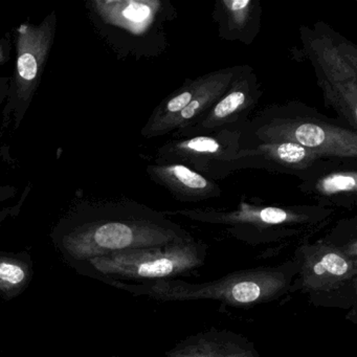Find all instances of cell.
I'll return each mask as SVG.
<instances>
[{
  "label": "cell",
  "instance_id": "obj_1",
  "mask_svg": "<svg viewBox=\"0 0 357 357\" xmlns=\"http://www.w3.org/2000/svg\"><path fill=\"white\" fill-rule=\"evenodd\" d=\"M70 266L96 257L160 248L194 238L164 214L132 202H83L73 206L51 233Z\"/></svg>",
  "mask_w": 357,
  "mask_h": 357
},
{
  "label": "cell",
  "instance_id": "obj_2",
  "mask_svg": "<svg viewBox=\"0 0 357 357\" xmlns=\"http://www.w3.org/2000/svg\"><path fill=\"white\" fill-rule=\"evenodd\" d=\"M298 273V263L292 258L277 266L242 269L204 283L168 279L144 283L107 284L133 296H148L160 302L212 300L229 306L254 307L273 302L294 291V280Z\"/></svg>",
  "mask_w": 357,
  "mask_h": 357
},
{
  "label": "cell",
  "instance_id": "obj_3",
  "mask_svg": "<svg viewBox=\"0 0 357 357\" xmlns=\"http://www.w3.org/2000/svg\"><path fill=\"white\" fill-rule=\"evenodd\" d=\"M208 248L196 241L112 252L75 265L81 275L104 283H144L188 275L206 262Z\"/></svg>",
  "mask_w": 357,
  "mask_h": 357
},
{
  "label": "cell",
  "instance_id": "obj_4",
  "mask_svg": "<svg viewBox=\"0 0 357 357\" xmlns=\"http://www.w3.org/2000/svg\"><path fill=\"white\" fill-rule=\"evenodd\" d=\"M194 221L229 227V233L250 245L271 243L298 235L308 227L324 222L331 211L314 206H259L242 202L236 210L178 211Z\"/></svg>",
  "mask_w": 357,
  "mask_h": 357
},
{
  "label": "cell",
  "instance_id": "obj_5",
  "mask_svg": "<svg viewBox=\"0 0 357 357\" xmlns=\"http://www.w3.org/2000/svg\"><path fill=\"white\" fill-rule=\"evenodd\" d=\"M294 259L298 273L294 290L306 294L317 307L350 310L357 305V260L324 239L304 241L298 246Z\"/></svg>",
  "mask_w": 357,
  "mask_h": 357
},
{
  "label": "cell",
  "instance_id": "obj_6",
  "mask_svg": "<svg viewBox=\"0 0 357 357\" xmlns=\"http://www.w3.org/2000/svg\"><path fill=\"white\" fill-rule=\"evenodd\" d=\"M57 29V15L52 12L39 24L24 22L16 31V62L7 91L3 127L20 128L38 91L51 54Z\"/></svg>",
  "mask_w": 357,
  "mask_h": 357
},
{
  "label": "cell",
  "instance_id": "obj_7",
  "mask_svg": "<svg viewBox=\"0 0 357 357\" xmlns=\"http://www.w3.org/2000/svg\"><path fill=\"white\" fill-rule=\"evenodd\" d=\"M261 143L292 142L325 158H356V131L317 116H278L267 118L256 129Z\"/></svg>",
  "mask_w": 357,
  "mask_h": 357
},
{
  "label": "cell",
  "instance_id": "obj_8",
  "mask_svg": "<svg viewBox=\"0 0 357 357\" xmlns=\"http://www.w3.org/2000/svg\"><path fill=\"white\" fill-rule=\"evenodd\" d=\"M238 131L221 129L216 135H198L167 142L158 150L156 164H179L199 174L215 177L225 165L241 160Z\"/></svg>",
  "mask_w": 357,
  "mask_h": 357
},
{
  "label": "cell",
  "instance_id": "obj_9",
  "mask_svg": "<svg viewBox=\"0 0 357 357\" xmlns=\"http://www.w3.org/2000/svg\"><path fill=\"white\" fill-rule=\"evenodd\" d=\"M260 85L256 75L248 68H241L229 89L213 107L185 133L214 131L240 122L258 103ZM179 135V133H178Z\"/></svg>",
  "mask_w": 357,
  "mask_h": 357
},
{
  "label": "cell",
  "instance_id": "obj_10",
  "mask_svg": "<svg viewBox=\"0 0 357 357\" xmlns=\"http://www.w3.org/2000/svg\"><path fill=\"white\" fill-rule=\"evenodd\" d=\"M158 3L145 0H93L87 3L89 15L101 35L127 33L139 35L151 24Z\"/></svg>",
  "mask_w": 357,
  "mask_h": 357
},
{
  "label": "cell",
  "instance_id": "obj_11",
  "mask_svg": "<svg viewBox=\"0 0 357 357\" xmlns=\"http://www.w3.org/2000/svg\"><path fill=\"white\" fill-rule=\"evenodd\" d=\"M162 357H261L254 342L237 332L211 328L177 342Z\"/></svg>",
  "mask_w": 357,
  "mask_h": 357
},
{
  "label": "cell",
  "instance_id": "obj_12",
  "mask_svg": "<svg viewBox=\"0 0 357 357\" xmlns=\"http://www.w3.org/2000/svg\"><path fill=\"white\" fill-rule=\"evenodd\" d=\"M147 173L152 181L169 190L179 202H202L221 194L216 183L183 165H149Z\"/></svg>",
  "mask_w": 357,
  "mask_h": 357
},
{
  "label": "cell",
  "instance_id": "obj_13",
  "mask_svg": "<svg viewBox=\"0 0 357 357\" xmlns=\"http://www.w3.org/2000/svg\"><path fill=\"white\" fill-rule=\"evenodd\" d=\"M315 68L321 70V80L330 83L357 80L356 50L348 43H335L326 36L305 41Z\"/></svg>",
  "mask_w": 357,
  "mask_h": 357
},
{
  "label": "cell",
  "instance_id": "obj_14",
  "mask_svg": "<svg viewBox=\"0 0 357 357\" xmlns=\"http://www.w3.org/2000/svg\"><path fill=\"white\" fill-rule=\"evenodd\" d=\"M241 68H229L206 75L204 86L190 102L189 105L174 118L171 119L160 130L158 137L181 131L194 126L225 93Z\"/></svg>",
  "mask_w": 357,
  "mask_h": 357
},
{
  "label": "cell",
  "instance_id": "obj_15",
  "mask_svg": "<svg viewBox=\"0 0 357 357\" xmlns=\"http://www.w3.org/2000/svg\"><path fill=\"white\" fill-rule=\"evenodd\" d=\"M241 160L260 158L269 162H273L280 168L290 171H304L312 168L321 160L319 155L292 142H275V143H260L256 147H242L240 150Z\"/></svg>",
  "mask_w": 357,
  "mask_h": 357
},
{
  "label": "cell",
  "instance_id": "obj_16",
  "mask_svg": "<svg viewBox=\"0 0 357 357\" xmlns=\"http://www.w3.org/2000/svg\"><path fill=\"white\" fill-rule=\"evenodd\" d=\"M34 277V262L28 252H0V296L14 300L26 291Z\"/></svg>",
  "mask_w": 357,
  "mask_h": 357
},
{
  "label": "cell",
  "instance_id": "obj_17",
  "mask_svg": "<svg viewBox=\"0 0 357 357\" xmlns=\"http://www.w3.org/2000/svg\"><path fill=\"white\" fill-rule=\"evenodd\" d=\"M204 81L206 75L196 79H189L181 89L167 97L152 112L147 124L142 129V135L146 139L158 137L162 127L189 105L204 86Z\"/></svg>",
  "mask_w": 357,
  "mask_h": 357
},
{
  "label": "cell",
  "instance_id": "obj_18",
  "mask_svg": "<svg viewBox=\"0 0 357 357\" xmlns=\"http://www.w3.org/2000/svg\"><path fill=\"white\" fill-rule=\"evenodd\" d=\"M319 83L326 103L346 119L355 130L357 124V80L338 83L319 81Z\"/></svg>",
  "mask_w": 357,
  "mask_h": 357
},
{
  "label": "cell",
  "instance_id": "obj_19",
  "mask_svg": "<svg viewBox=\"0 0 357 357\" xmlns=\"http://www.w3.org/2000/svg\"><path fill=\"white\" fill-rule=\"evenodd\" d=\"M223 34H243L257 17V3L252 0H223Z\"/></svg>",
  "mask_w": 357,
  "mask_h": 357
},
{
  "label": "cell",
  "instance_id": "obj_20",
  "mask_svg": "<svg viewBox=\"0 0 357 357\" xmlns=\"http://www.w3.org/2000/svg\"><path fill=\"white\" fill-rule=\"evenodd\" d=\"M315 193L319 195L332 196L340 194H353L357 192V174L353 171H337L317 179L314 185Z\"/></svg>",
  "mask_w": 357,
  "mask_h": 357
},
{
  "label": "cell",
  "instance_id": "obj_21",
  "mask_svg": "<svg viewBox=\"0 0 357 357\" xmlns=\"http://www.w3.org/2000/svg\"><path fill=\"white\" fill-rule=\"evenodd\" d=\"M30 185L24 189V193H22V197H20V202H17V204L0 208V223L5 222L8 219L18 216L20 211H22V206H24V202H26V197H28L29 193H30ZM16 194H17V188L9 185H0V204L7 202V200L12 199Z\"/></svg>",
  "mask_w": 357,
  "mask_h": 357
},
{
  "label": "cell",
  "instance_id": "obj_22",
  "mask_svg": "<svg viewBox=\"0 0 357 357\" xmlns=\"http://www.w3.org/2000/svg\"><path fill=\"white\" fill-rule=\"evenodd\" d=\"M10 51H11V45L9 40L0 39V66H3L10 59Z\"/></svg>",
  "mask_w": 357,
  "mask_h": 357
},
{
  "label": "cell",
  "instance_id": "obj_23",
  "mask_svg": "<svg viewBox=\"0 0 357 357\" xmlns=\"http://www.w3.org/2000/svg\"><path fill=\"white\" fill-rule=\"evenodd\" d=\"M0 103H3V102H0Z\"/></svg>",
  "mask_w": 357,
  "mask_h": 357
}]
</instances>
